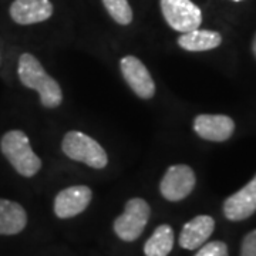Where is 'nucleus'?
Segmentation results:
<instances>
[{
  "mask_svg": "<svg viewBox=\"0 0 256 256\" xmlns=\"http://www.w3.org/2000/svg\"><path fill=\"white\" fill-rule=\"evenodd\" d=\"M63 152L70 160L84 162L86 165L101 170L108 162V156L106 150L92 137L82 131H70L67 132L62 142Z\"/></svg>",
  "mask_w": 256,
  "mask_h": 256,
  "instance_id": "3",
  "label": "nucleus"
},
{
  "mask_svg": "<svg viewBox=\"0 0 256 256\" xmlns=\"http://www.w3.org/2000/svg\"><path fill=\"white\" fill-rule=\"evenodd\" d=\"M18 74L20 82L32 90H36L40 96L42 104L47 108H54L63 101V92L60 84L52 76L46 73L42 63L30 53L18 57Z\"/></svg>",
  "mask_w": 256,
  "mask_h": 256,
  "instance_id": "1",
  "label": "nucleus"
},
{
  "mask_svg": "<svg viewBox=\"0 0 256 256\" xmlns=\"http://www.w3.org/2000/svg\"><path fill=\"white\" fill-rule=\"evenodd\" d=\"M232 2H242V0H232Z\"/></svg>",
  "mask_w": 256,
  "mask_h": 256,
  "instance_id": "20",
  "label": "nucleus"
},
{
  "mask_svg": "<svg viewBox=\"0 0 256 256\" xmlns=\"http://www.w3.org/2000/svg\"><path fill=\"white\" fill-rule=\"evenodd\" d=\"M92 192L86 185L68 186L57 194L54 200V214L62 220H68L82 214L92 202Z\"/></svg>",
  "mask_w": 256,
  "mask_h": 256,
  "instance_id": "8",
  "label": "nucleus"
},
{
  "mask_svg": "<svg viewBox=\"0 0 256 256\" xmlns=\"http://www.w3.org/2000/svg\"><path fill=\"white\" fill-rule=\"evenodd\" d=\"M215 229V220L210 215H200L184 225L180 235V245L184 249L195 250L201 248Z\"/></svg>",
  "mask_w": 256,
  "mask_h": 256,
  "instance_id": "12",
  "label": "nucleus"
},
{
  "mask_svg": "<svg viewBox=\"0 0 256 256\" xmlns=\"http://www.w3.org/2000/svg\"><path fill=\"white\" fill-rule=\"evenodd\" d=\"M151 216V208L142 198H132L126 204V210L114 220V232L126 242H132L141 236L148 220Z\"/></svg>",
  "mask_w": 256,
  "mask_h": 256,
  "instance_id": "4",
  "label": "nucleus"
},
{
  "mask_svg": "<svg viewBox=\"0 0 256 256\" xmlns=\"http://www.w3.org/2000/svg\"><path fill=\"white\" fill-rule=\"evenodd\" d=\"M121 73L124 80L128 82L130 88L137 94L140 98H152L156 94V82L152 80L150 72L146 70L144 63L134 57V56H127L121 58Z\"/></svg>",
  "mask_w": 256,
  "mask_h": 256,
  "instance_id": "7",
  "label": "nucleus"
},
{
  "mask_svg": "<svg viewBox=\"0 0 256 256\" xmlns=\"http://www.w3.org/2000/svg\"><path fill=\"white\" fill-rule=\"evenodd\" d=\"M174 248V230L170 225H160L144 245L146 256H168Z\"/></svg>",
  "mask_w": 256,
  "mask_h": 256,
  "instance_id": "15",
  "label": "nucleus"
},
{
  "mask_svg": "<svg viewBox=\"0 0 256 256\" xmlns=\"http://www.w3.org/2000/svg\"><path fill=\"white\" fill-rule=\"evenodd\" d=\"M196 184L195 172L191 166L184 164L172 165L166 170L160 184V191L166 201L176 202L186 198Z\"/></svg>",
  "mask_w": 256,
  "mask_h": 256,
  "instance_id": "6",
  "label": "nucleus"
},
{
  "mask_svg": "<svg viewBox=\"0 0 256 256\" xmlns=\"http://www.w3.org/2000/svg\"><path fill=\"white\" fill-rule=\"evenodd\" d=\"M195 256H229L228 246H226V244H224L220 240L208 242L206 245L204 244L200 248V250L196 252Z\"/></svg>",
  "mask_w": 256,
  "mask_h": 256,
  "instance_id": "17",
  "label": "nucleus"
},
{
  "mask_svg": "<svg viewBox=\"0 0 256 256\" xmlns=\"http://www.w3.org/2000/svg\"><path fill=\"white\" fill-rule=\"evenodd\" d=\"M256 212V175L224 202V215L229 220H244Z\"/></svg>",
  "mask_w": 256,
  "mask_h": 256,
  "instance_id": "10",
  "label": "nucleus"
},
{
  "mask_svg": "<svg viewBox=\"0 0 256 256\" xmlns=\"http://www.w3.org/2000/svg\"><path fill=\"white\" fill-rule=\"evenodd\" d=\"M0 151L22 176L30 178L42 168V160L30 146L28 137L22 130H10L0 140Z\"/></svg>",
  "mask_w": 256,
  "mask_h": 256,
  "instance_id": "2",
  "label": "nucleus"
},
{
  "mask_svg": "<svg viewBox=\"0 0 256 256\" xmlns=\"http://www.w3.org/2000/svg\"><path fill=\"white\" fill-rule=\"evenodd\" d=\"M194 130L204 140L222 142L232 137L235 122L224 114H201L194 120Z\"/></svg>",
  "mask_w": 256,
  "mask_h": 256,
  "instance_id": "9",
  "label": "nucleus"
},
{
  "mask_svg": "<svg viewBox=\"0 0 256 256\" xmlns=\"http://www.w3.org/2000/svg\"><path fill=\"white\" fill-rule=\"evenodd\" d=\"M240 256H256V229L249 232L242 240Z\"/></svg>",
  "mask_w": 256,
  "mask_h": 256,
  "instance_id": "18",
  "label": "nucleus"
},
{
  "mask_svg": "<svg viewBox=\"0 0 256 256\" xmlns=\"http://www.w3.org/2000/svg\"><path fill=\"white\" fill-rule=\"evenodd\" d=\"M28 225V214L18 202L0 198V235H16Z\"/></svg>",
  "mask_w": 256,
  "mask_h": 256,
  "instance_id": "13",
  "label": "nucleus"
},
{
  "mask_svg": "<svg viewBox=\"0 0 256 256\" xmlns=\"http://www.w3.org/2000/svg\"><path fill=\"white\" fill-rule=\"evenodd\" d=\"M252 50H254V54L256 57V34H255V38H254V43H252Z\"/></svg>",
  "mask_w": 256,
  "mask_h": 256,
  "instance_id": "19",
  "label": "nucleus"
},
{
  "mask_svg": "<svg viewBox=\"0 0 256 256\" xmlns=\"http://www.w3.org/2000/svg\"><path fill=\"white\" fill-rule=\"evenodd\" d=\"M222 36L218 32L212 30H200L195 28L191 32L182 33L178 37V44L186 52H206L220 46Z\"/></svg>",
  "mask_w": 256,
  "mask_h": 256,
  "instance_id": "14",
  "label": "nucleus"
},
{
  "mask_svg": "<svg viewBox=\"0 0 256 256\" xmlns=\"http://www.w3.org/2000/svg\"><path fill=\"white\" fill-rule=\"evenodd\" d=\"M102 4L112 20L121 26H127L132 22V10L128 0H102Z\"/></svg>",
  "mask_w": 256,
  "mask_h": 256,
  "instance_id": "16",
  "label": "nucleus"
},
{
  "mask_svg": "<svg viewBox=\"0 0 256 256\" xmlns=\"http://www.w3.org/2000/svg\"><path fill=\"white\" fill-rule=\"evenodd\" d=\"M52 14L53 4L50 0H14L10 6V18L22 26L42 23Z\"/></svg>",
  "mask_w": 256,
  "mask_h": 256,
  "instance_id": "11",
  "label": "nucleus"
},
{
  "mask_svg": "<svg viewBox=\"0 0 256 256\" xmlns=\"http://www.w3.org/2000/svg\"><path fill=\"white\" fill-rule=\"evenodd\" d=\"M162 16L175 32L186 33L201 26V9L191 0H161Z\"/></svg>",
  "mask_w": 256,
  "mask_h": 256,
  "instance_id": "5",
  "label": "nucleus"
}]
</instances>
